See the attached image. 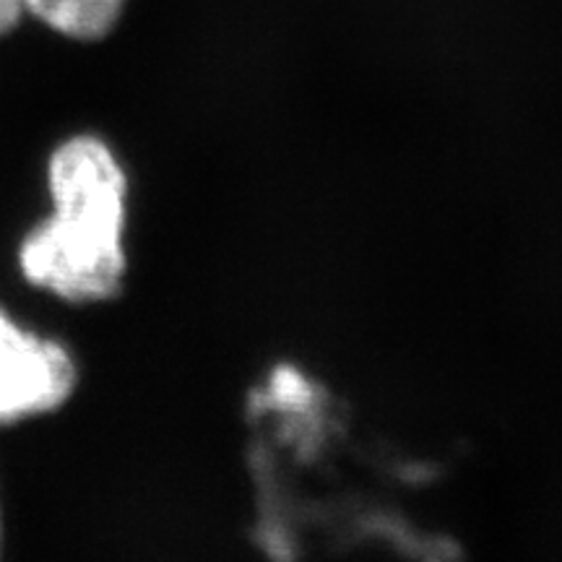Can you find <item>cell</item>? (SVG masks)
Here are the masks:
<instances>
[{
  "label": "cell",
  "instance_id": "6da1fadb",
  "mask_svg": "<svg viewBox=\"0 0 562 562\" xmlns=\"http://www.w3.org/2000/svg\"><path fill=\"white\" fill-rule=\"evenodd\" d=\"M53 216L21 243L30 284L68 302H104L123 290L125 201L123 165L102 138L76 136L50 159Z\"/></svg>",
  "mask_w": 562,
  "mask_h": 562
},
{
  "label": "cell",
  "instance_id": "7a4b0ae2",
  "mask_svg": "<svg viewBox=\"0 0 562 562\" xmlns=\"http://www.w3.org/2000/svg\"><path fill=\"white\" fill-rule=\"evenodd\" d=\"M76 375L58 341L24 331L0 311V425L55 412L74 393Z\"/></svg>",
  "mask_w": 562,
  "mask_h": 562
},
{
  "label": "cell",
  "instance_id": "3957f363",
  "mask_svg": "<svg viewBox=\"0 0 562 562\" xmlns=\"http://www.w3.org/2000/svg\"><path fill=\"white\" fill-rule=\"evenodd\" d=\"M128 0H24L32 16L70 40H102L115 30Z\"/></svg>",
  "mask_w": 562,
  "mask_h": 562
},
{
  "label": "cell",
  "instance_id": "277c9868",
  "mask_svg": "<svg viewBox=\"0 0 562 562\" xmlns=\"http://www.w3.org/2000/svg\"><path fill=\"white\" fill-rule=\"evenodd\" d=\"M24 13V0H0V34L11 32Z\"/></svg>",
  "mask_w": 562,
  "mask_h": 562
}]
</instances>
